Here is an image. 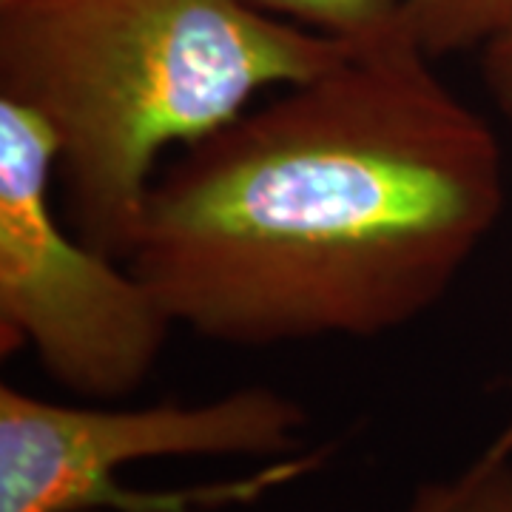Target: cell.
<instances>
[{
	"label": "cell",
	"instance_id": "obj_8",
	"mask_svg": "<svg viewBox=\"0 0 512 512\" xmlns=\"http://www.w3.org/2000/svg\"><path fill=\"white\" fill-rule=\"evenodd\" d=\"M478 52H481L484 83L512 123V12Z\"/></svg>",
	"mask_w": 512,
	"mask_h": 512
},
{
	"label": "cell",
	"instance_id": "obj_5",
	"mask_svg": "<svg viewBox=\"0 0 512 512\" xmlns=\"http://www.w3.org/2000/svg\"><path fill=\"white\" fill-rule=\"evenodd\" d=\"M510 12L512 0H404L399 23L421 52L441 60L481 49Z\"/></svg>",
	"mask_w": 512,
	"mask_h": 512
},
{
	"label": "cell",
	"instance_id": "obj_11",
	"mask_svg": "<svg viewBox=\"0 0 512 512\" xmlns=\"http://www.w3.org/2000/svg\"><path fill=\"white\" fill-rule=\"evenodd\" d=\"M3 3H12V0H0V6H3Z\"/></svg>",
	"mask_w": 512,
	"mask_h": 512
},
{
	"label": "cell",
	"instance_id": "obj_10",
	"mask_svg": "<svg viewBox=\"0 0 512 512\" xmlns=\"http://www.w3.org/2000/svg\"><path fill=\"white\" fill-rule=\"evenodd\" d=\"M484 453L493 458H512V421L495 436V441L484 450Z\"/></svg>",
	"mask_w": 512,
	"mask_h": 512
},
{
	"label": "cell",
	"instance_id": "obj_6",
	"mask_svg": "<svg viewBox=\"0 0 512 512\" xmlns=\"http://www.w3.org/2000/svg\"><path fill=\"white\" fill-rule=\"evenodd\" d=\"M276 18L359 43L393 29L404 0H248Z\"/></svg>",
	"mask_w": 512,
	"mask_h": 512
},
{
	"label": "cell",
	"instance_id": "obj_4",
	"mask_svg": "<svg viewBox=\"0 0 512 512\" xmlns=\"http://www.w3.org/2000/svg\"><path fill=\"white\" fill-rule=\"evenodd\" d=\"M55 180V134L0 97V350H32L83 399H120L151 376L177 322L126 259L60 225Z\"/></svg>",
	"mask_w": 512,
	"mask_h": 512
},
{
	"label": "cell",
	"instance_id": "obj_2",
	"mask_svg": "<svg viewBox=\"0 0 512 512\" xmlns=\"http://www.w3.org/2000/svg\"><path fill=\"white\" fill-rule=\"evenodd\" d=\"M353 46L248 0H12L0 6V97L55 134L74 231L126 259L168 148Z\"/></svg>",
	"mask_w": 512,
	"mask_h": 512
},
{
	"label": "cell",
	"instance_id": "obj_3",
	"mask_svg": "<svg viewBox=\"0 0 512 512\" xmlns=\"http://www.w3.org/2000/svg\"><path fill=\"white\" fill-rule=\"evenodd\" d=\"M308 413L274 387L200 404L89 407L0 387V512H214L308 476Z\"/></svg>",
	"mask_w": 512,
	"mask_h": 512
},
{
	"label": "cell",
	"instance_id": "obj_1",
	"mask_svg": "<svg viewBox=\"0 0 512 512\" xmlns=\"http://www.w3.org/2000/svg\"><path fill=\"white\" fill-rule=\"evenodd\" d=\"M396 23L180 151L126 262L237 348L373 339L436 308L504 208L490 123Z\"/></svg>",
	"mask_w": 512,
	"mask_h": 512
},
{
	"label": "cell",
	"instance_id": "obj_9",
	"mask_svg": "<svg viewBox=\"0 0 512 512\" xmlns=\"http://www.w3.org/2000/svg\"><path fill=\"white\" fill-rule=\"evenodd\" d=\"M453 493V481H430V484H421L407 512H444L447 510V501Z\"/></svg>",
	"mask_w": 512,
	"mask_h": 512
},
{
	"label": "cell",
	"instance_id": "obj_7",
	"mask_svg": "<svg viewBox=\"0 0 512 512\" xmlns=\"http://www.w3.org/2000/svg\"><path fill=\"white\" fill-rule=\"evenodd\" d=\"M444 512H512V461L481 453L464 473L453 478V493Z\"/></svg>",
	"mask_w": 512,
	"mask_h": 512
}]
</instances>
